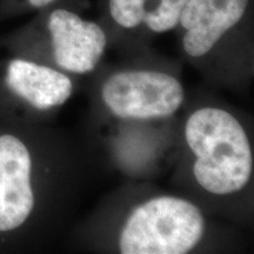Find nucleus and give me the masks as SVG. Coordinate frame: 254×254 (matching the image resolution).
Instances as JSON below:
<instances>
[{"instance_id":"20e7f679","label":"nucleus","mask_w":254,"mask_h":254,"mask_svg":"<svg viewBox=\"0 0 254 254\" xmlns=\"http://www.w3.org/2000/svg\"><path fill=\"white\" fill-rule=\"evenodd\" d=\"M47 27L60 67L82 74L97 66L106 46V36L99 25L67 9H56L50 14Z\"/></svg>"},{"instance_id":"6e6552de","label":"nucleus","mask_w":254,"mask_h":254,"mask_svg":"<svg viewBox=\"0 0 254 254\" xmlns=\"http://www.w3.org/2000/svg\"><path fill=\"white\" fill-rule=\"evenodd\" d=\"M189 0H160L159 5L146 12L144 23L157 33L172 30L179 23L180 15Z\"/></svg>"},{"instance_id":"7ed1b4c3","label":"nucleus","mask_w":254,"mask_h":254,"mask_svg":"<svg viewBox=\"0 0 254 254\" xmlns=\"http://www.w3.org/2000/svg\"><path fill=\"white\" fill-rule=\"evenodd\" d=\"M101 95L111 112L119 118L146 120L176 113L184 100V88L166 73L125 71L105 81Z\"/></svg>"},{"instance_id":"f257e3e1","label":"nucleus","mask_w":254,"mask_h":254,"mask_svg":"<svg viewBox=\"0 0 254 254\" xmlns=\"http://www.w3.org/2000/svg\"><path fill=\"white\" fill-rule=\"evenodd\" d=\"M186 141L196 155L193 174L202 189L218 195L241 190L253 171V155L246 132L226 111L204 107L190 117Z\"/></svg>"},{"instance_id":"423d86ee","label":"nucleus","mask_w":254,"mask_h":254,"mask_svg":"<svg viewBox=\"0 0 254 254\" xmlns=\"http://www.w3.org/2000/svg\"><path fill=\"white\" fill-rule=\"evenodd\" d=\"M249 0H189L179 23L187 31L184 50L190 57L205 56L245 13Z\"/></svg>"},{"instance_id":"1a4fd4ad","label":"nucleus","mask_w":254,"mask_h":254,"mask_svg":"<svg viewBox=\"0 0 254 254\" xmlns=\"http://www.w3.org/2000/svg\"><path fill=\"white\" fill-rule=\"evenodd\" d=\"M146 0H110V12L117 24L133 28L144 21Z\"/></svg>"},{"instance_id":"0eeeda50","label":"nucleus","mask_w":254,"mask_h":254,"mask_svg":"<svg viewBox=\"0 0 254 254\" xmlns=\"http://www.w3.org/2000/svg\"><path fill=\"white\" fill-rule=\"evenodd\" d=\"M8 87L38 110L60 106L71 97L72 81L67 75L38 64L15 59L6 75Z\"/></svg>"},{"instance_id":"f03ea898","label":"nucleus","mask_w":254,"mask_h":254,"mask_svg":"<svg viewBox=\"0 0 254 254\" xmlns=\"http://www.w3.org/2000/svg\"><path fill=\"white\" fill-rule=\"evenodd\" d=\"M205 219L194 204L159 196L138 206L120 234L124 254H184L204 236Z\"/></svg>"},{"instance_id":"39448f33","label":"nucleus","mask_w":254,"mask_h":254,"mask_svg":"<svg viewBox=\"0 0 254 254\" xmlns=\"http://www.w3.org/2000/svg\"><path fill=\"white\" fill-rule=\"evenodd\" d=\"M34 205L31 157L13 135L0 136V232L23 225Z\"/></svg>"},{"instance_id":"9d476101","label":"nucleus","mask_w":254,"mask_h":254,"mask_svg":"<svg viewBox=\"0 0 254 254\" xmlns=\"http://www.w3.org/2000/svg\"><path fill=\"white\" fill-rule=\"evenodd\" d=\"M28 4H30L32 7H37V8H40V7H44V6L51 4V2H53L55 0H27Z\"/></svg>"}]
</instances>
